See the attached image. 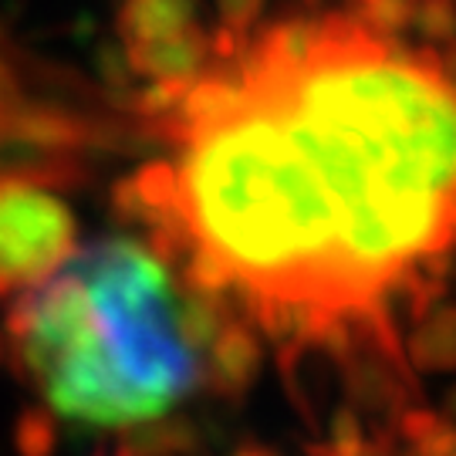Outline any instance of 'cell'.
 <instances>
[{"label": "cell", "mask_w": 456, "mask_h": 456, "mask_svg": "<svg viewBox=\"0 0 456 456\" xmlns=\"http://www.w3.org/2000/svg\"><path fill=\"white\" fill-rule=\"evenodd\" d=\"M409 365L419 372H456V305L426 311L406 342Z\"/></svg>", "instance_id": "52a82bcc"}, {"label": "cell", "mask_w": 456, "mask_h": 456, "mask_svg": "<svg viewBox=\"0 0 456 456\" xmlns=\"http://www.w3.org/2000/svg\"><path fill=\"white\" fill-rule=\"evenodd\" d=\"M203 352L207 355L200 362V382H207V389L216 392V395L237 399L257 382L264 348L261 338H257V328H250L247 322L230 318Z\"/></svg>", "instance_id": "277c9868"}, {"label": "cell", "mask_w": 456, "mask_h": 456, "mask_svg": "<svg viewBox=\"0 0 456 456\" xmlns=\"http://www.w3.org/2000/svg\"><path fill=\"white\" fill-rule=\"evenodd\" d=\"M443 406H446V419H450V423H456V386L446 392V403H443Z\"/></svg>", "instance_id": "9a60e30c"}, {"label": "cell", "mask_w": 456, "mask_h": 456, "mask_svg": "<svg viewBox=\"0 0 456 456\" xmlns=\"http://www.w3.org/2000/svg\"><path fill=\"white\" fill-rule=\"evenodd\" d=\"M416 4H419V0H355L352 17L359 20L365 31L395 41L399 34L412 28Z\"/></svg>", "instance_id": "9c48e42d"}, {"label": "cell", "mask_w": 456, "mask_h": 456, "mask_svg": "<svg viewBox=\"0 0 456 456\" xmlns=\"http://www.w3.org/2000/svg\"><path fill=\"white\" fill-rule=\"evenodd\" d=\"M54 450V426L45 409H31L17 419V453L20 456H51Z\"/></svg>", "instance_id": "8fae6325"}, {"label": "cell", "mask_w": 456, "mask_h": 456, "mask_svg": "<svg viewBox=\"0 0 456 456\" xmlns=\"http://www.w3.org/2000/svg\"><path fill=\"white\" fill-rule=\"evenodd\" d=\"M233 456H277L274 450H267V446H240Z\"/></svg>", "instance_id": "5bb4252c"}, {"label": "cell", "mask_w": 456, "mask_h": 456, "mask_svg": "<svg viewBox=\"0 0 456 456\" xmlns=\"http://www.w3.org/2000/svg\"><path fill=\"white\" fill-rule=\"evenodd\" d=\"M78 220L34 176H0V297L45 284L78 250Z\"/></svg>", "instance_id": "3957f363"}, {"label": "cell", "mask_w": 456, "mask_h": 456, "mask_svg": "<svg viewBox=\"0 0 456 456\" xmlns=\"http://www.w3.org/2000/svg\"><path fill=\"white\" fill-rule=\"evenodd\" d=\"M399 436H406L416 456H456V423L433 409L409 406L399 419Z\"/></svg>", "instance_id": "ba28073f"}, {"label": "cell", "mask_w": 456, "mask_h": 456, "mask_svg": "<svg viewBox=\"0 0 456 456\" xmlns=\"http://www.w3.org/2000/svg\"><path fill=\"white\" fill-rule=\"evenodd\" d=\"M17 375L68 423L135 429L200 382L169 261L135 237L75 250L7 314Z\"/></svg>", "instance_id": "7a4b0ae2"}, {"label": "cell", "mask_w": 456, "mask_h": 456, "mask_svg": "<svg viewBox=\"0 0 456 456\" xmlns=\"http://www.w3.org/2000/svg\"><path fill=\"white\" fill-rule=\"evenodd\" d=\"M200 0H129L118 11V34L122 45H142L166 34H176L196 24Z\"/></svg>", "instance_id": "8992f818"}, {"label": "cell", "mask_w": 456, "mask_h": 456, "mask_svg": "<svg viewBox=\"0 0 456 456\" xmlns=\"http://www.w3.org/2000/svg\"><path fill=\"white\" fill-rule=\"evenodd\" d=\"M4 112H7V109H0V122H4Z\"/></svg>", "instance_id": "e0dca14e"}, {"label": "cell", "mask_w": 456, "mask_h": 456, "mask_svg": "<svg viewBox=\"0 0 456 456\" xmlns=\"http://www.w3.org/2000/svg\"><path fill=\"white\" fill-rule=\"evenodd\" d=\"M126 65L149 82H190L210 58V37L200 24H190L176 34H166L142 45H122Z\"/></svg>", "instance_id": "5b68a950"}, {"label": "cell", "mask_w": 456, "mask_h": 456, "mask_svg": "<svg viewBox=\"0 0 456 456\" xmlns=\"http://www.w3.org/2000/svg\"><path fill=\"white\" fill-rule=\"evenodd\" d=\"M122 4H129V0H122Z\"/></svg>", "instance_id": "ac0fdd59"}, {"label": "cell", "mask_w": 456, "mask_h": 456, "mask_svg": "<svg viewBox=\"0 0 456 456\" xmlns=\"http://www.w3.org/2000/svg\"><path fill=\"white\" fill-rule=\"evenodd\" d=\"M4 355H7V352H4V342H0V359H4Z\"/></svg>", "instance_id": "2e32d148"}, {"label": "cell", "mask_w": 456, "mask_h": 456, "mask_svg": "<svg viewBox=\"0 0 456 456\" xmlns=\"http://www.w3.org/2000/svg\"><path fill=\"white\" fill-rule=\"evenodd\" d=\"M237 68L314 169L352 335L399 338L389 305L406 297L423 318L456 247V85L440 54L331 14L308 61L274 65L247 48Z\"/></svg>", "instance_id": "6da1fadb"}, {"label": "cell", "mask_w": 456, "mask_h": 456, "mask_svg": "<svg viewBox=\"0 0 456 456\" xmlns=\"http://www.w3.org/2000/svg\"><path fill=\"white\" fill-rule=\"evenodd\" d=\"M453 4H456V0H453Z\"/></svg>", "instance_id": "d6986e66"}, {"label": "cell", "mask_w": 456, "mask_h": 456, "mask_svg": "<svg viewBox=\"0 0 456 456\" xmlns=\"http://www.w3.org/2000/svg\"><path fill=\"white\" fill-rule=\"evenodd\" d=\"M440 61H443V71L450 75V82L456 85V48L443 51V54H440Z\"/></svg>", "instance_id": "4fadbf2b"}, {"label": "cell", "mask_w": 456, "mask_h": 456, "mask_svg": "<svg viewBox=\"0 0 456 456\" xmlns=\"http://www.w3.org/2000/svg\"><path fill=\"white\" fill-rule=\"evenodd\" d=\"M264 0H216L220 11V28L233 34H247L254 28V20L261 17Z\"/></svg>", "instance_id": "7c38bea8"}, {"label": "cell", "mask_w": 456, "mask_h": 456, "mask_svg": "<svg viewBox=\"0 0 456 456\" xmlns=\"http://www.w3.org/2000/svg\"><path fill=\"white\" fill-rule=\"evenodd\" d=\"M412 28L423 34L429 45L456 48V4L453 0H419Z\"/></svg>", "instance_id": "30bf717a"}]
</instances>
